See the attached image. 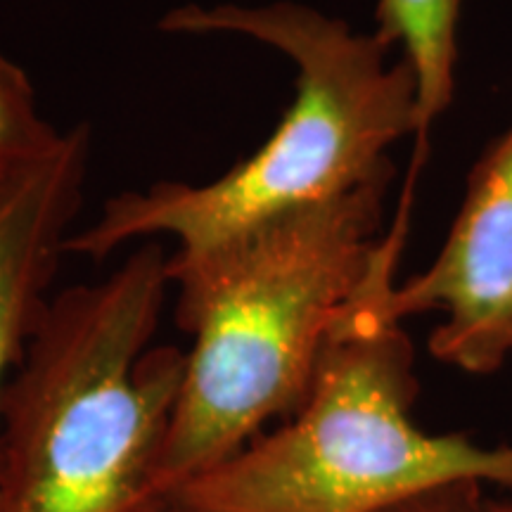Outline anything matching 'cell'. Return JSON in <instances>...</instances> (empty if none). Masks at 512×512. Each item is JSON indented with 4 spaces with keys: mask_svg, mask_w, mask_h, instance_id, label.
<instances>
[{
    "mask_svg": "<svg viewBox=\"0 0 512 512\" xmlns=\"http://www.w3.org/2000/svg\"><path fill=\"white\" fill-rule=\"evenodd\" d=\"M392 178L169 254L174 316L192 344L155 503L302 406L332 332L387 252Z\"/></svg>",
    "mask_w": 512,
    "mask_h": 512,
    "instance_id": "cell-1",
    "label": "cell"
},
{
    "mask_svg": "<svg viewBox=\"0 0 512 512\" xmlns=\"http://www.w3.org/2000/svg\"><path fill=\"white\" fill-rule=\"evenodd\" d=\"M166 34H238L283 53L297 93L254 155L209 183L162 181L102 204L93 226L76 230L67 254L100 261L126 242L171 238L195 252L275 216L344 195L394 174L387 150L422 131L418 83L408 62H389L380 34H358L309 5H197L169 10Z\"/></svg>",
    "mask_w": 512,
    "mask_h": 512,
    "instance_id": "cell-2",
    "label": "cell"
},
{
    "mask_svg": "<svg viewBox=\"0 0 512 512\" xmlns=\"http://www.w3.org/2000/svg\"><path fill=\"white\" fill-rule=\"evenodd\" d=\"M169 254L143 242L100 283L50 299L0 403L8 512H145L185 377L155 344Z\"/></svg>",
    "mask_w": 512,
    "mask_h": 512,
    "instance_id": "cell-3",
    "label": "cell"
},
{
    "mask_svg": "<svg viewBox=\"0 0 512 512\" xmlns=\"http://www.w3.org/2000/svg\"><path fill=\"white\" fill-rule=\"evenodd\" d=\"M377 266L320 356L302 406L166 498L185 512H387L448 484L512 491V446L413 420L415 351L377 313L396 285Z\"/></svg>",
    "mask_w": 512,
    "mask_h": 512,
    "instance_id": "cell-4",
    "label": "cell"
},
{
    "mask_svg": "<svg viewBox=\"0 0 512 512\" xmlns=\"http://www.w3.org/2000/svg\"><path fill=\"white\" fill-rule=\"evenodd\" d=\"M444 313L430 354L470 375H494L512 356V128L470 174L463 207L432 266L377 302L389 323Z\"/></svg>",
    "mask_w": 512,
    "mask_h": 512,
    "instance_id": "cell-5",
    "label": "cell"
},
{
    "mask_svg": "<svg viewBox=\"0 0 512 512\" xmlns=\"http://www.w3.org/2000/svg\"><path fill=\"white\" fill-rule=\"evenodd\" d=\"M88 162L91 126L79 124L0 181V403L50 304Z\"/></svg>",
    "mask_w": 512,
    "mask_h": 512,
    "instance_id": "cell-6",
    "label": "cell"
},
{
    "mask_svg": "<svg viewBox=\"0 0 512 512\" xmlns=\"http://www.w3.org/2000/svg\"><path fill=\"white\" fill-rule=\"evenodd\" d=\"M458 15L460 0H377L375 34L401 48L413 69L425 133L456 93Z\"/></svg>",
    "mask_w": 512,
    "mask_h": 512,
    "instance_id": "cell-7",
    "label": "cell"
},
{
    "mask_svg": "<svg viewBox=\"0 0 512 512\" xmlns=\"http://www.w3.org/2000/svg\"><path fill=\"white\" fill-rule=\"evenodd\" d=\"M57 136L60 131L41 117L27 72L0 53V166L27 162Z\"/></svg>",
    "mask_w": 512,
    "mask_h": 512,
    "instance_id": "cell-8",
    "label": "cell"
},
{
    "mask_svg": "<svg viewBox=\"0 0 512 512\" xmlns=\"http://www.w3.org/2000/svg\"><path fill=\"white\" fill-rule=\"evenodd\" d=\"M489 486L477 482L448 484L387 512H505L498 496L486 494Z\"/></svg>",
    "mask_w": 512,
    "mask_h": 512,
    "instance_id": "cell-9",
    "label": "cell"
},
{
    "mask_svg": "<svg viewBox=\"0 0 512 512\" xmlns=\"http://www.w3.org/2000/svg\"><path fill=\"white\" fill-rule=\"evenodd\" d=\"M145 512H185V510L176 508V505H171V503H157V505H152V508L145 510Z\"/></svg>",
    "mask_w": 512,
    "mask_h": 512,
    "instance_id": "cell-10",
    "label": "cell"
},
{
    "mask_svg": "<svg viewBox=\"0 0 512 512\" xmlns=\"http://www.w3.org/2000/svg\"><path fill=\"white\" fill-rule=\"evenodd\" d=\"M498 501H501V505H503V510H505V512H512V498L498 496Z\"/></svg>",
    "mask_w": 512,
    "mask_h": 512,
    "instance_id": "cell-11",
    "label": "cell"
},
{
    "mask_svg": "<svg viewBox=\"0 0 512 512\" xmlns=\"http://www.w3.org/2000/svg\"><path fill=\"white\" fill-rule=\"evenodd\" d=\"M15 166H17V164H15ZM15 166H0V181H3V178H5V176H8V174H10V171H12V169H15Z\"/></svg>",
    "mask_w": 512,
    "mask_h": 512,
    "instance_id": "cell-12",
    "label": "cell"
},
{
    "mask_svg": "<svg viewBox=\"0 0 512 512\" xmlns=\"http://www.w3.org/2000/svg\"><path fill=\"white\" fill-rule=\"evenodd\" d=\"M0 512H8V510H5V501H3V496H0Z\"/></svg>",
    "mask_w": 512,
    "mask_h": 512,
    "instance_id": "cell-13",
    "label": "cell"
}]
</instances>
